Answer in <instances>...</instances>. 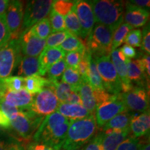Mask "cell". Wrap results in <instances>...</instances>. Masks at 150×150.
I'll return each instance as SVG.
<instances>
[{
	"mask_svg": "<svg viewBox=\"0 0 150 150\" xmlns=\"http://www.w3.org/2000/svg\"><path fill=\"white\" fill-rule=\"evenodd\" d=\"M71 33L67 30L59 32L53 33L49 35L46 40V48L56 47L63 43L69 36H70Z\"/></svg>",
	"mask_w": 150,
	"mask_h": 150,
	"instance_id": "36",
	"label": "cell"
},
{
	"mask_svg": "<svg viewBox=\"0 0 150 150\" xmlns=\"http://www.w3.org/2000/svg\"><path fill=\"white\" fill-rule=\"evenodd\" d=\"M129 2L137 7L149 10L150 5V1L149 0H131L129 1Z\"/></svg>",
	"mask_w": 150,
	"mask_h": 150,
	"instance_id": "52",
	"label": "cell"
},
{
	"mask_svg": "<svg viewBox=\"0 0 150 150\" xmlns=\"http://www.w3.org/2000/svg\"><path fill=\"white\" fill-rule=\"evenodd\" d=\"M141 59L143 61L144 65H145V73L148 79H149L150 77V57H149V54H145L142 56V57H141Z\"/></svg>",
	"mask_w": 150,
	"mask_h": 150,
	"instance_id": "54",
	"label": "cell"
},
{
	"mask_svg": "<svg viewBox=\"0 0 150 150\" xmlns=\"http://www.w3.org/2000/svg\"><path fill=\"white\" fill-rule=\"evenodd\" d=\"M33 95L25 89L17 92L6 90L0 95V102L18 108L20 110H27L31 107L33 102Z\"/></svg>",
	"mask_w": 150,
	"mask_h": 150,
	"instance_id": "14",
	"label": "cell"
},
{
	"mask_svg": "<svg viewBox=\"0 0 150 150\" xmlns=\"http://www.w3.org/2000/svg\"><path fill=\"white\" fill-rule=\"evenodd\" d=\"M129 128L133 134L132 136L136 138H139L140 137L149 135L150 129L149 110L142 112L138 115H134L131 120Z\"/></svg>",
	"mask_w": 150,
	"mask_h": 150,
	"instance_id": "20",
	"label": "cell"
},
{
	"mask_svg": "<svg viewBox=\"0 0 150 150\" xmlns=\"http://www.w3.org/2000/svg\"><path fill=\"white\" fill-rule=\"evenodd\" d=\"M127 75L129 80L132 84H136L138 86L144 87L146 81L147 80V76L141 70L138 63L135 61L127 60Z\"/></svg>",
	"mask_w": 150,
	"mask_h": 150,
	"instance_id": "25",
	"label": "cell"
},
{
	"mask_svg": "<svg viewBox=\"0 0 150 150\" xmlns=\"http://www.w3.org/2000/svg\"><path fill=\"white\" fill-rule=\"evenodd\" d=\"M133 29L134 28L127 23H122L120 27L117 28V29L114 31L113 35H112V51L116 50L118 47L120 46L125 42L128 33Z\"/></svg>",
	"mask_w": 150,
	"mask_h": 150,
	"instance_id": "31",
	"label": "cell"
},
{
	"mask_svg": "<svg viewBox=\"0 0 150 150\" xmlns=\"http://www.w3.org/2000/svg\"><path fill=\"white\" fill-rule=\"evenodd\" d=\"M6 88L9 91L17 92L25 89V79L20 76H13L3 79Z\"/></svg>",
	"mask_w": 150,
	"mask_h": 150,
	"instance_id": "35",
	"label": "cell"
},
{
	"mask_svg": "<svg viewBox=\"0 0 150 150\" xmlns=\"http://www.w3.org/2000/svg\"><path fill=\"white\" fill-rule=\"evenodd\" d=\"M33 33L39 38L45 40L51 34L52 29L48 18H44L31 28Z\"/></svg>",
	"mask_w": 150,
	"mask_h": 150,
	"instance_id": "34",
	"label": "cell"
},
{
	"mask_svg": "<svg viewBox=\"0 0 150 150\" xmlns=\"http://www.w3.org/2000/svg\"><path fill=\"white\" fill-rule=\"evenodd\" d=\"M142 31L140 29H132L127 34L125 42L127 45L139 47L142 44Z\"/></svg>",
	"mask_w": 150,
	"mask_h": 150,
	"instance_id": "41",
	"label": "cell"
},
{
	"mask_svg": "<svg viewBox=\"0 0 150 150\" xmlns=\"http://www.w3.org/2000/svg\"><path fill=\"white\" fill-rule=\"evenodd\" d=\"M23 16V3L18 0L11 1L6 13V20L11 33V39H18L20 37Z\"/></svg>",
	"mask_w": 150,
	"mask_h": 150,
	"instance_id": "12",
	"label": "cell"
},
{
	"mask_svg": "<svg viewBox=\"0 0 150 150\" xmlns=\"http://www.w3.org/2000/svg\"><path fill=\"white\" fill-rule=\"evenodd\" d=\"M113 32L109 28L100 24L94 26L87 38V49L93 56H109L111 53Z\"/></svg>",
	"mask_w": 150,
	"mask_h": 150,
	"instance_id": "3",
	"label": "cell"
},
{
	"mask_svg": "<svg viewBox=\"0 0 150 150\" xmlns=\"http://www.w3.org/2000/svg\"><path fill=\"white\" fill-rule=\"evenodd\" d=\"M25 150H59L42 142H31L28 144Z\"/></svg>",
	"mask_w": 150,
	"mask_h": 150,
	"instance_id": "48",
	"label": "cell"
},
{
	"mask_svg": "<svg viewBox=\"0 0 150 150\" xmlns=\"http://www.w3.org/2000/svg\"><path fill=\"white\" fill-rule=\"evenodd\" d=\"M85 50L83 51L72 52L67 54L65 56L64 59L67 67L76 69V70L79 63V62L82 59V56H83V52L85 51Z\"/></svg>",
	"mask_w": 150,
	"mask_h": 150,
	"instance_id": "42",
	"label": "cell"
},
{
	"mask_svg": "<svg viewBox=\"0 0 150 150\" xmlns=\"http://www.w3.org/2000/svg\"><path fill=\"white\" fill-rule=\"evenodd\" d=\"M0 150H25L19 140L11 137H0Z\"/></svg>",
	"mask_w": 150,
	"mask_h": 150,
	"instance_id": "40",
	"label": "cell"
},
{
	"mask_svg": "<svg viewBox=\"0 0 150 150\" xmlns=\"http://www.w3.org/2000/svg\"><path fill=\"white\" fill-rule=\"evenodd\" d=\"M49 15H50L49 20H50V26H51L52 32L56 33L66 30L65 25L64 17L56 13L52 8Z\"/></svg>",
	"mask_w": 150,
	"mask_h": 150,
	"instance_id": "37",
	"label": "cell"
},
{
	"mask_svg": "<svg viewBox=\"0 0 150 150\" xmlns=\"http://www.w3.org/2000/svg\"><path fill=\"white\" fill-rule=\"evenodd\" d=\"M59 101L51 89L45 88L33 98L29 110L38 116H47L56 112Z\"/></svg>",
	"mask_w": 150,
	"mask_h": 150,
	"instance_id": "9",
	"label": "cell"
},
{
	"mask_svg": "<svg viewBox=\"0 0 150 150\" xmlns=\"http://www.w3.org/2000/svg\"><path fill=\"white\" fill-rule=\"evenodd\" d=\"M56 111L70 120H77L87 117L88 116L91 115L83 107V105L71 104L67 103L59 104Z\"/></svg>",
	"mask_w": 150,
	"mask_h": 150,
	"instance_id": "21",
	"label": "cell"
},
{
	"mask_svg": "<svg viewBox=\"0 0 150 150\" xmlns=\"http://www.w3.org/2000/svg\"><path fill=\"white\" fill-rule=\"evenodd\" d=\"M0 110L8 117L10 120L13 119L20 110L18 108L9 106V105H7L4 102H0Z\"/></svg>",
	"mask_w": 150,
	"mask_h": 150,
	"instance_id": "46",
	"label": "cell"
},
{
	"mask_svg": "<svg viewBox=\"0 0 150 150\" xmlns=\"http://www.w3.org/2000/svg\"><path fill=\"white\" fill-rule=\"evenodd\" d=\"M89 84L94 91H103L104 89V85L100 75L97 70L96 63L94 61L93 56L90 61V67L88 71Z\"/></svg>",
	"mask_w": 150,
	"mask_h": 150,
	"instance_id": "28",
	"label": "cell"
},
{
	"mask_svg": "<svg viewBox=\"0 0 150 150\" xmlns=\"http://www.w3.org/2000/svg\"><path fill=\"white\" fill-rule=\"evenodd\" d=\"M22 57L18 39H11L0 47V79L10 76Z\"/></svg>",
	"mask_w": 150,
	"mask_h": 150,
	"instance_id": "5",
	"label": "cell"
},
{
	"mask_svg": "<svg viewBox=\"0 0 150 150\" xmlns=\"http://www.w3.org/2000/svg\"><path fill=\"white\" fill-rule=\"evenodd\" d=\"M93 10L95 21L109 28L112 32L122 24L125 3L113 0L89 1Z\"/></svg>",
	"mask_w": 150,
	"mask_h": 150,
	"instance_id": "2",
	"label": "cell"
},
{
	"mask_svg": "<svg viewBox=\"0 0 150 150\" xmlns=\"http://www.w3.org/2000/svg\"><path fill=\"white\" fill-rule=\"evenodd\" d=\"M65 52L83 51L86 49L83 43L78 37L71 35L59 46Z\"/></svg>",
	"mask_w": 150,
	"mask_h": 150,
	"instance_id": "33",
	"label": "cell"
},
{
	"mask_svg": "<svg viewBox=\"0 0 150 150\" xmlns=\"http://www.w3.org/2000/svg\"><path fill=\"white\" fill-rule=\"evenodd\" d=\"M18 40L21 53L25 56L38 57L46 46V40L37 37L31 29L22 31Z\"/></svg>",
	"mask_w": 150,
	"mask_h": 150,
	"instance_id": "11",
	"label": "cell"
},
{
	"mask_svg": "<svg viewBox=\"0 0 150 150\" xmlns=\"http://www.w3.org/2000/svg\"><path fill=\"white\" fill-rule=\"evenodd\" d=\"M133 114H131L128 110L118 114L107 123H106L102 127V131L109 130H123V129L129 128V125Z\"/></svg>",
	"mask_w": 150,
	"mask_h": 150,
	"instance_id": "22",
	"label": "cell"
},
{
	"mask_svg": "<svg viewBox=\"0 0 150 150\" xmlns=\"http://www.w3.org/2000/svg\"><path fill=\"white\" fill-rule=\"evenodd\" d=\"M53 1L51 0H34L28 1L24 11L22 29H31L50 14Z\"/></svg>",
	"mask_w": 150,
	"mask_h": 150,
	"instance_id": "7",
	"label": "cell"
},
{
	"mask_svg": "<svg viewBox=\"0 0 150 150\" xmlns=\"http://www.w3.org/2000/svg\"><path fill=\"white\" fill-rule=\"evenodd\" d=\"M65 52L60 47L51 48H45L38 58L39 73L40 76L47 74L48 69L56 62L64 59Z\"/></svg>",
	"mask_w": 150,
	"mask_h": 150,
	"instance_id": "19",
	"label": "cell"
},
{
	"mask_svg": "<svg viewBox=\"0 0 150 150\" xmlns=\"http://www.w3.org/2000/svg\"><path fill=\"white\" fill-rule=\"evenodd\" d=\"M68 120H70L63 116L57 111L46 116L43 120L40 127H38V129H37V131L33 135V140H34V142H42L44 138L47 136L49 133L53 129L54 127L60 125V124L66 122Z\"/></svg>",
	"mask_w": 150,
	"mask_h": 150,
	"instance_id": "18",
	"label": "cell"
},
{
	"mask_svg": "<svg viewBox=\"0 0 150 150\" xmlns=\"http://www.w3.org/2000/svg\"><path fill=\"white\" fill-rule=\"evenodd\" d=\"M120 97L127 110L145 112L149 110V93L144 87L135 86L127 93H122Z\"/></svg>",
	"mask_w": 150,
	"mask_h": 150,
	"instance_id": "10",
	"label": "cell"
},
{
	"mask_svg": "<svg viewBox=\"0 0 150 150\" xmlns=\"http://www.w3.org/2000/svg\"><path fill=\"white\" fill-rule=\"evenodd\" d=\"M120 95H113L110 99L102 103L96 107L95 117L97 127L99 128L102 129L105 124L118 114L128 110Z\"/></svg>",
	"mask_w": 150,
	"mask_h": 150,
	"instance_id": "8",
	"label": "cell"
},
{
	"mask_svg": "<svg viewBox=\"0 0 150 150\" xmlns=\"http://www.w3.org/2000/svg\"><path fill=\"white\" fill-rule=\"evenodd\" d=\"M67 104H79L83 105L82 104V100L81 99V97L78 92L72 91L71 94L67 98L66 101Z\"/></svg>",
	"mask_w": 150,
	"mask_h": 150,
	"instance_id": "51",
	"label": "cell"
},
{
	"mask_svg": "<svg viewBox=\"0 0 150 150\" xmlns=\"http://www.w3.org/2000/svg\"><path fill=\"white\" fill-rule=\"evenodd\" d=\"M11 33L7 25L6 15L0 16V47L11 40Z\"/></svg>",
	"mask_w": 150,
	"mask_h": 150,
	"instance_id": "43",
	"label": "cell"
},
{
	"mask_svg": "<svg viewBox=\"0 0 150 150\" xmlns=\"http://www.w3.org/2000/svg\"><path fill=\"white\" fill-rule=\"evenodd\" d=\"M83 150H99V135L94 136L91 141L83 148Z\"/></svg>",
	"mask_w": 150,
	"mask_h": 150,
	"instance_id": "50",
	"label": "cell"
},
{
	"mask_svg": "<svg viewBox=\"0 0 150 150\" xmlns=\"http://www.w3.org/2000/svg\"><path fill=\"white\" fill-rule=\"evenodd\" d=\"M110 59L115 67L121 83V88L123 93H127L134 87V85L129 80L127 75V60L120 49H116L111 52Z\"/></svg>",
	"mask_w": 150,
	"mask_h": 150,
	"instance_id": "15",
	"label": "cell"
},
{
	"mask_svg": "<svg viewBox=\"0 0 150 150\" xmlns=\"http://www.w3.org/2000/svg\"><path fill=\"white\" fill-rule=\"evenodd\" d=\"M83 148H82V149H77V150H83Z\"/></svg>",
	"mask_w": 150,
	"mask_h": 150,
	"instance_id": "57",
	"label": "cell"
},
{
	"mask_svg": "<svg viewBox=\"0 0 150 150\" xmlns=\"http://www.w3.org/2000/svg\"><path fill=\"white\" fill-rule=\"evenodd\" d=\"M47 88L54 92L58 100L61 103H66L67 98L73 91L70 85L59 81H50Z\"/></svg>",
	"mask_w": 150,
	"mask_h": 150,
	"instance_id": "27",
	"label": "cell"
},
{
	"mask_svg": "<svg viewBox=\"0 0 150 150\" xmlns=\"http://www.w3.org/2000/svg\"><path fill=\"white\" fill-rule=\"evenodd\" d=\"M18 74L22 77H27L32 75H40L38 58L25 56L22 57Z\"/></svg>",
	"mask_w": 150,
	"mask_h": 150,
	"instance_id": "24",
	"label": "cell"
},
{
	"mask_svg": "<svg viewBox=\"0 0 150 150\" xmlns=\"http://www.w3.org/2000/svg\"><path fill=\"white\" fill-rule=\"evenodd\" d=\"M142 49L146 52V54H149L150 53V31H149V25L146 26L144 28L142 32Z\"/></svg>",
	"mask_w": 150,
	"mask_h": 150,
	"instance_id": "45",
	"label": "cell"
},
{
	"mask_svg": "<svg viewBox=\"0 0 150 150\" xmlns=\"http://www.w3.org/2000/svg\"><path fill=\"white\" fill-rule=\"evenodd\" d=\"M125 14L124 15V20L127 24L133 28H139L144 27L149 21V10L141 8L131 4L127 1L125 4Z\"/></svg>",
	"mask_w": 150,
	"mask_h": 150,
	"instance_id": "17",
	"label": "cell"
},
{
	"mask_svg": "<svg viewBox=\"0 0 150 150\" xmlns=\"http://www.w3.org/2000/svg\"><path fill=\"white\" fill-rule=\"evenodd\" d=\"M130 128L123 130H109L99 134V150H116L130 134Z\"/></svg>",
	"mask_w": 150,
	"mask_h": 150,
	"instance_id": "16",
	"label": "cell"
},
{
	"mask_svg": "<svg viewBox=\"0 0 150 150\" xmlns=\"http://www.w3.org/2000/svg\"><path fill=\"white\" fill-rule=\"evenodd\" d=\"M76 1H69V0H56L53 1L52 9L56 13L64 17L70 12L74 8Z\"/></svg>",
	"mask_w": 150,
	"mask_h": 150,
	"instance_id": "39",
	"label": "cell"
},
{
	"mask_svg": "<svg viewBox=\"0 0 150 150\" xmlns=\"http://www.w3.org/2000/svg\"><path fill=\"white\" fill-rule=\"evenodd\" d=\"M66 68L67 65L64 59L56 62L48 69L47 72L48 74V79L50 81H58V79L62 76Z\"/></svg>",
	"mask_w": 150,
	"mask_h": 150,
	"instance_id": "38",
	"label": "cell"
},
{
	"mask_svg": "<svg viewBox=\"0 0 150 150\" xmlns=\"http://www.w3.org/2000/svg\"><path fill=\"white\" fill-rule=\"evenodd\" d=\"M138 150H150V145H149V140H147L145 142H140V145Z\"/></svg>",
	"mask_w": 150,
	"mask_h": 150,
	"instance_id": "56",
	"label": "cell"
},
{
	"mask_svg": "<svg viewBox=\"0 0 150 150\" xmlns=\"http://www.w3.org/2000/svg\"><path fill=\"white\" fill-rule=\"evenodd\" d=\"M103 85L106 92L112 95L121 94V83L115 67L112 65L110 56H93Z\"/></svg>",
	"mask_w": 150,
	"mask_h": 150,
	"instance_id": "4",
	"label": "cell"
},
{
	"mask_svg": "<svg viewBox=\"0 0 150 150\" xmlns=\"http://www.w3.org/2000/svg\"><path fill=\"white\" fill-rule=\"evenodd\" d=\"M93 95L95 102H96L97 106L102 103L110 99L113 96V95L108 93V92H106L105 90H103V91H94L93 90Z\"/></svg>",
	"mask_w": 150,
	"mask_h": 150,
	"instance_id": "47",
	"label": "cell"
},
{
	"mask_svg": "<svg viewBox=\"0 0 150 150\" xmlns=\"http://www.w3.org/2000/svg\"><path fill=\"white\" fill-rule=\"evenodd\" d=\"M25 79V90L31 95H37L42 91L45 88H47L50 81L40 75H32V76L24 77Z\"/></svg>",
	"mask_w": 150,
	"mask_h": 150,
	"instance_id": "26",
	"label": "cell"
},
{
	"mask_svg": "<svg viewBox=\"0 0 150 150\" xmlns=\"http://www.w3.org/2000/svg\"><path fill=\"white\" fill-rule=\"evenodd\" d=\"M9 2L10 1L8 0H0V16L6 15Z\"/></svg>",
	"mask_w": 150,
	"mask_h": 150,
	"instance_id": "55",
	"label": "cell"
},
{
	"mask_svg": "<svg viewBox=\"0 0 150 150\" xmlns=\"http://www.w3.org/2000/svg\"><path fill=\"white\" fill-rule=\"evenodd\" d=\"M120 50L127 59L130 60V59H134L137 55L136 50H135V48L131 46L127 45H123L120 49Z\"/></svg>",
	"mask_w": 150,
	"mask_h": 150,
	"instance_id": "49",
	"label": "cell"
},
{
	"mask_svg": "<svg viewBox=\"0 0 150 150\" xmlns=\"http://www.w3.org/2000/svg\"><path fill=\"white\" fill-rule=\"evenodd\" d=\"M139 138L131 136H128L118 146L116 150H138L140 145Z\"/></svg>",
	"mask_w": 150,
	"mask_h": 150,
	"instance_id": "44",
	"label": "cell"
},
{
	"mask_svg": "<svg viewBox=\"0 0 150 150\" xmlns=\"http://www.w3.org/2000/svg\"><path fill=\"white\" fill-rule=\"evenodd\" d=\"M83 107L91 114L95 113L97 104L93 95V90L88 83L82 82L78 89Z\"/></svg>",
	"mask_w": 150,
	"mask_h": 150,
	"instance_id": "23",
	"label": "cell"
},
{
	"mask_svg": "<svg viewBox=\"0 0 150 150\" xmlns=\"http://www.w3.org/2000/svg\"><path fill=\"white\" fill-rule=\"evenodd\" d=\"M97 127L94 114L83 119L71 120L61 149L63 150L82 149L95 136Z\"/></svg>",
	"mask_w": 150,
	"mask_h": 150,
	"instance_id": "1",
	"label": "cell"
},
{
	"mask_svg": "<svg viewBox=\"0 0 150 150\" xmlns=\"http://www.w3.org/2000/svg\"><path fill=\"white\" fill-rule=\"evenodd\" d=\"M65 29L71 34L76 37L81 36V29L80 24L74 8L69 13L65 16Z\"/></svg>",
	"mask_w": 150,
	"mask_h": 150,
	"instance_id": "30",
	"label": "cell"
},
{
	"mask_svg": "<svg viewBox=\"0 0 150 150\" xmlns=\"http://www.w3.org/2000/svg\"><path fill=\"white\" fill-rule=\"evenodd\" d=\"M0 127L4 129L11 128L10 120L1 110H0Z\"/></svg>",
	"mask_w": 150,
	"mask_h": 150,
	"instance_id": "53",
	"label": "cell"
},
{
	"mask_svg": "<svg viewBox=\"0 0 150 150\" xmlns=\"http://www.w3.org/2000/svg\"><path fill=\"white\" fill-rule=\"evenodd\" d=\"M61 81L70 85L72 87L73 91L76 92H77L79 88L82 83L81 78L78 71L76 69L67 67L62 75Z\"/></svg>",
	"mask_w": 150,
	"mask_h": 150,
	"instance_id": "29",
	"label": "cell"
},
{
	"mask_svg": "<svg viewBox=\"0 0 150 150\" xmlns=\"http://www.w3.org/2000/svg\"><path fill=\"white\" fill-rule=\"evenodd\" d=\"M74 8L81 29V38L86 39L91 33L95 23L91 6L88 1L80 0L76 1Z\"/></svg>",
	"mask_w": 150,
	"mask_h": 150,
	"instance_id": "13",
	"label": "cell"
},
{
	"mask_svg": "<svg viewBox=\"0 0 150 150\" xmlns=\"http://www.w3.org/2000/svg\"><path fill=\"white\" fill-rule=\"evenodd\" d=\"M44 118L29 110H20L10 120L11 127L24 140H29L33 136Z\"/></svg>",
	"mask_w": 150,
	"mask_h": 150,
	"instance_id": "6",
	"label": "cell"
},
{
	"mask_svg": "<svg viewBox=\"0 0 150 150\" xmlns=\"http://www.w3.org/2000/svg\"><path fill=\"white\" fill-rule=\"evenodd\" d=\"M92 58L91 54L90 53L86 47L85 51L83 52V56L81 61L79 63L76 70L78 71L81 78L82 82L83 83H88V71L90 67V61Z\"/></svg>",
	"mask_w": 150,
	"mask_h": 150,
	"instance_id": "32",
	"label": "cell"
}]
</instances>
